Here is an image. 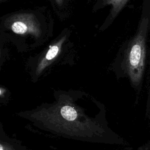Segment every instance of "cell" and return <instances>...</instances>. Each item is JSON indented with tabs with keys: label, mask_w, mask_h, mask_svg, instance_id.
Here are the masks:
<instances>
[{
	"label": "cell",
	"mask_w": 150,
	"mask_h": 150,
	"mask_svg": "<svg viewBox=\"0 0 150 150\" xmlns=\"http://www.w3.org/2000/svg\"><path fill=\"white\" fill-rule=\"evenodd\" d=\"M148 24V17H142L135 34L127 43L122 59L124 73L135 86L139 85L144 74Z\"/></svg>",
	"instance_id": "6da1fadb"
},
{
	"label": "cell",
	"mask_w": 150,
	"mask_h": 150,
	"mask_svg": "<svg viewBox=\"0 0 150 150\" xmlns=\"http://www.w3.org/2000/svg\"><path fill=\"white\" fill-rule=\"evenodd\" d=\"M4 28L12 34L28 37L41 36L42 26L33 12H25L11 16L4 22Z\"/></svg>",
	"instance_id": "7a4b0ae2"
},
{
	"label": "cell",
	"mask_w": 150,
	"mask_h": 150,
	"mask_svg": "<svg viewBox=\"0 0 150 150\" xmlns=\"http://www.w3.org/2000/svg\"><path fill=\"white\" fill-rule=\"evenodd\" d=\"M66 35L60 38V39L50 45L42 58L39 60L38 66L36 69V74L39 75L58 56L61 52L63 44L66 41Z\"/></svg>",
	"instance_id": "3957f363"
},
{
	"label": "cell",
	"mask_w": 150,
	"mask_h": 150,
	"mask_svg": "<svg viewBox=\"0 0 150 150\" xmlns=\"http://www.w3.org/2000/svg\"><path fill=\"white\" fill-rule=\"evenodd\" d=\"M129 0H97L94 7L99 9L104 8L107 5L110 6L111 9L110 13L107 16L104 23L102 25L103 29L108 27L114 19L124 8Z\"/></svg>",
	"instance_id": "277c9868"
},
{
	"label": "cell",
	"mask_w": 150,
	"mask_h": 150,
	"mask_svg": "<svg viewBox=\"0 0 150 150\" xmlns=\"http://www.w3.org/2000/svg\"><path fill=\"white\" fill-rule=\"evenodd\" d=\"M60 112L62 117L68 121H73L77 117L76 111L73 107L69 105L63 107L61 108Z\"/></svg>",
	"instance_id": "5b68a950"
},
{
	"label": "cell",
	"mask_w": 150,
	"mask_h": 150,
	"mask_svg": "<svg viewBox=\"0 0 150 150\" xmlns=\"http://www.w3.org/2000/svg\"><path fill=\"white\" fill-rule=\"evenodd\" d=\"M54 1L59 7L62 6L64 2V0H54Z\"/></svg>",
	"instance_id": "8992f818"
},
{
	"label": "cell",
	"mask_w": 150,
	"mask_h": 150,
	"mask_svg": "<svg viewBox=\"0 0 150 150\" xmlns=\"http://www.w3.org/2000/svg\"><path fill=\"white\" fill-rule=\"evenodd\" d=\"M0 150H3V148H2V145H0Z\"/></svg>",
	"instance_id": "52a82bcc"
}]
</instances>
